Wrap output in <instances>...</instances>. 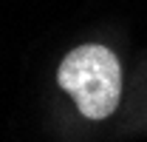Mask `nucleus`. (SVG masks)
<instances>
[{"mask_svg":"<svg viewBox=\"0 0 147 142\" xmlns=\"http://www.w3.org/2000/svg\"><path fill=\"white\" fill-rule=\"evenodd\" d=\"M59 85L74 97L76 108L88 119H105L113 114L122 97V68L119 60L105 46H79L74 48L57 74Z\"/></svg>","mask_w":147,"mask_h":142,"instance_id":"obj_1","label":"nucleus"}]
</instances>
